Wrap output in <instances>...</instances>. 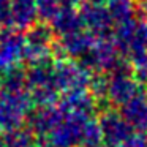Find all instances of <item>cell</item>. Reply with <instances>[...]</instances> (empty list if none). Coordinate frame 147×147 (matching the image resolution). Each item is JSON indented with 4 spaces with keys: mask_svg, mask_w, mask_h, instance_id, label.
I'll return each mask as SVG.
<instances>
[{
    "mask_svg": "<svg viewBox=\"0 0 147 147\" xmlns=\"http://www.w3.org/2000/svg\"><path fill=\"white\" fill-rule=\"evenodd\" d=\"M29 109L26 92H3L0 98V127L5 130L16 128Z\"/></svg>",
    "mask_w": 147,
    "mask_h": 147,
    "instance_id": "6da1fadb",
    "label": "cell"
},
{
    "mask_svg": "<svg viewBox=\"0 0 147 147\" xmlns=\"http://www.w3.org/2000/svg\"><path fill=\"white\" fill-rule=\"evenodd\" d=\"M142 84L131 76V73H112L108 86V98L114 105L122 106L141 92Z\"/></svg>",
    "mask_w": 147,
    "mask_h": 147,
    "instance_id": "7a4b0ae2",
    "label": "cell"
},
{
    "mask_svg": "<svg viewBox=\"0 0 147 147\" xmlns=\"http://www.w3.org/2000/svg\"><path fill=\"white\" fill-rule=\"evenodd\" d=\"M100 127H101L106 146L111 147H117L125 138H128L134 131L130 127V123L123 119V115L114 111H108L103 114L101 120H100Z\"/></svg>",
    "mask_w": 147,
    "mask_h": 147,
    "instance_id": "3957f363",
    "label": "cell"
},
{
    "mask_svg": "<svg viewBox=\"0 0 147 147\" xmlns=\"http://www.w3.org/2000/svg\"><path fill=\"white\" fill-rule=\"evenodd\" d=\"M55 81L60 89H65L67 92L73 90H86V87L90 84V74L87 71L86 65H74L67 63L55 68ZM65 92V93H67Z\"/></svg>",
    "mask_w": 147,
    "mask_h": 147,
    "instance_id": "277c9868",
    "label": "cell"
},
{
    "mask_svg": "<svg viewBox=\"0 0 147 147\" xmlns=\"http://www.w3.org/2000/svg\"><path fill=\"white\" fill-rule=\"evenodd\" d=\"M120 114L134 131L147 133V93L141 90L131 100L123 103Z\"/></svg>",
    "mask_w": 147,
    "mask_h": 147,
    "instance_id": "5b68a950",
    "label": "cell"
},
{
    "mask_svg": "<svg viewBox=\"0 0 147 147\" xmlns=\"http://www.w3.org/2000/svg\"><path fill=\"white\" fill-rule=\"evenodd\" d=\"M81 18L84 26H87L93 35L98 36H108V32L111 30V26L114 22L108 8H105L101 3H92V2L90 5L82 8Z\"/></svg>",
    "mask_w": 147,
    "mask_h": 147,
    "instance_id": "8992f818",
    "label": "cell"
},
{
    "mask_svg": "<svg viewBox=\"0 0 147 147\" xmlns=\"http://www.w3.org/2000/svg\"><path fill=\"white\" fill-rule=\"evenodd\" d=\"M26 40L18 33H5L0 35V71L11 68L21 55H24Z\"/></svg>",
    "mask_w": 147,
    "mask_h": 147,
    "instance_id": "52a82bcc",
    "label": "cell"
},
{
    "mask_svg": "<svg viewBox=\"0 0 147 147\" xmlns=\"http://www.w3.org/2000/svg\"><path fill=\"white\" fill-rule=\"evenodd\" d=\"M38 14L36 0H11L10 19L18 29H27L32 26Z\"/></svg>",
    "mask_w": 147,
    "mask_h": 147,
    "instance_id": "ba28073f",
    "label": "cell"
},
{
    "mask_svg": "<svg viewBox=\"0 0 147 147\" xmlns=\"http://www.w3.org/2000/svg\"><path fill=\"white\" fill-rule=\"evenodd\" d=\"M82 26H84L82 18H81V14H78L71 8V5H67L65 8H60L57 11V14L52 18V27L60 35L78 32V30H81Z\"/></svg>",
    "mask_w": 147,
    "mask_h": 147,
    "instance_id": "9c48e42d",
    "label": "cell"
},
{
    "mask_svg": "<svg viewBox=\"0 0 147 147\" xmlns=\"http://www.w3.org/2000/svg\"><path fill=\"white\" fill-rule=\"evenodd\" d=\"M93 33L92 32H73L67 33L62 38V49L70 55H81L82 57L86 52H89V49L93 46Z\"/></svg>",
    "mask_w": 147,
    "mask_h": 147,
    "instance_id": "30bf717a",
    "label": "cell"
},
{
    "mask_svg": "<svg viewBox=\"0 0 147 147\" xmlns=\"http://www.w3.org/2000/svg\"><path fill=\"white\" fill-rule=\"evenodd\" d=\"M62 122V111L46 105L32 119V127L36 133H49Z\"/></svg>",
    "mask_w": 147,
    "mask_h": 147,
    "instance_id": "8fae6325",
    "label": "cell"
},
{
    "mask_svg": "<svg viewBox=\"0 0 147 147\" xmlns=\"http://www.w3.org/2000/svg\"><path fill=\"white\" fill-rule=\"evenodd\" d=\"M108 10L111 14L112 21L115 22H125L128 19H133L136 13V0H109Z\"/></svg>",
    "mask_w": 147,
    "mask_h": 147,
    "instance_id": "7c38bea8",
    "label": "cell"
},
{
    "mask_svg": "<svg viewBox=\"0 0 147 147\" xmlns=\"http://www.w3.org/2000/svg\"><path fill=\"white\" fill-rule=\"evenodd\" d=\"M81 142L84 147H105V138H103V131L100 127V122H87L84 127L82 139Z\"/></svg>",
    "mask_w": 147,
    "mask_h": 147,
    "instance_id": "4fadbf2b",
    "label": "cell"
},
{
    "mask_svg": "<svg viewBox=\"0 0 147 147\" xmlns=\"http://www.w3.org/2000/svg\"><path fill=\"white\" fill-rule=\"evenodd\" d=\"M5 144L8 147H32L33 146V138L29 131L19 130V128H11L8 130L5 136Z\"/></svg>",
    "mask_w": 147,
    "mask_h": 147,
    "instance_id": "5bb4252c",
    "label": "cell"
},
{
    "mask_svg": "<svg viewBox=\"0 0 147 147\" xmlns=\"http://www.w3.org/2000/svg\"><path fill=\"white\" fill-rule=\"evenodd\" d=\"M27 76L21 71H10L7 76V79L3 81L5 92H21L26 86Z\"/></svg>",
    "mask_w": 147,
    "mask_h": 147,
    "instance_id": "9a60e30c",
    "label": "cell"
},
{
    "mask_svg": "<svg viewBox=\"0 0 147 147\" xmlns=\"http://www.w3.org/2000/svg\"><path fill=\"white\" fill-rule=\"evenodd\" d=\"M59 0H36V8H38V14L45 21H52V18L57 14L60 10L57 5Z\"/></svg>",
    "mask_w": 147,
    "mask_h": 147,
    "instance_id": "2e32d148",
    "label": "cell"
},
{
    "mask_svg": "<svg viewBox=\"0 0 147 147\" xmlns=\"http://www.w3.org/2000/svg\"><path fill=\"white\" fill-rule=\"evenodd\" d=\"M133 73L142 86H147V52L142 57L133 60Z\"/></svg>",
    "mask_w": 147,
    "mask_h": 147,
    "instance_id": "e0dca14e",
    "label": "cell"
},
{
    "mask_svg": "<svg viewBox=\"0 0 147 147\" xmlns=\"http://www.w3.org/2000/svg\"><path fill=\"white\" fill-rule=\"evenodd\" d=\"M117 147H147V141L144 133H131L128 138H125Z\"/></svg>",
    "mask_w": 147,
    "mask_h": 147,
    "instance_id": "ac0fdd59",
    "label": "cell"
},
{
    "mask_svg": "<svg viewBox=\"0 0 147 147\" xmlns=\"http://www.w3.org/2000/svg\"><path fill=\"white\" fill-rule=\"evenodd\" d=\"M10 5L11 0H0V21L10 19Z\"/></svg>",
    "mask_w": 147,
    "mask_h": 147,
    "instance_id": "d6986e66",
    "label": "cell"
},
{
    "mask_svg": "<svg viewBox=\"0 0 147 147\" xmlns=\"http://www.w3.org/2000/svg\"><path fill=\"white\" fill-rule=\"evenodd\" d=\"M90 2H92V3H106V2H109V0H90Z\"/></svg>",
    "mask_w": 147,
    "mask_h": 147,
    "instance_id": "ffe728a7",
    "label": "cell"
},
{
    "mask_svg": "<svg viewBox=\"0 0 147 147\" xmlns=\"http://www.w3.org/2000/svg\"><path fill=\"white\" fill-rule=\"evenodd\" d=\"M62 2H63L65 5H73V2H74V0H62Z\"/></svg>",
    "mask_w": 147,
    "mask_h": 147,
    "instance_id": "44dd1931",
    "label": "cell"
},
{
    "mask_svg": "<svg viewBox=\"0 0 147 147\" xmlns=\"http://www.w3.org/2000/svg\"><path fill=\"white\" fill-rule=\"evenodd\" d=\"M0 147H8L7 144H0Z\"/></svg>",
    "mask_w": 147,
    "mask_h": 147,
    "instance_id": "7402d4cb",
    "label": "cell"
},
{
    "mask_svg": "<svg viewBox=\"0 0 147 147\" xmlns=\"http://www.w3.org/2000/svg\"><path fill=\"white\" fill-rule=\"evenodd\" d=\"M146 141H147V138H146Z\"/></svg>",
    "mask_w": 147,
    "mask_h": 147,
    "instance_id": "603a6c76",
    "label": "cell"
}]
</instances>
